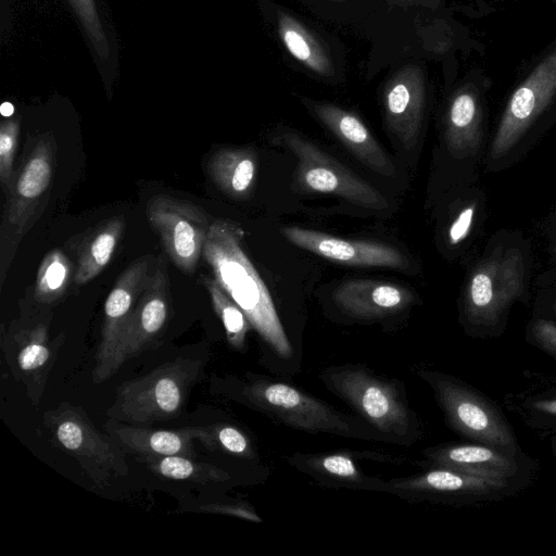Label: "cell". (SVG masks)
<instances>
[{"label": "cell", "mask_w": 556, "mask_h": 556, "mask_svg": "<svg viewBox=\"0 0 556 556\" xmlns=\"http://www.w3.org/2000/svg\"><path fill=\"white\" fill-rule=\"evenodd\" d=\"M64 336L51 339L46 320H29L14 325L2 334L4 359L15 381L24 386L33 405H38L53 369Z\"/></svg>", "instance_id": "obj_12"}, {"label": "cell", "mask_w": 556, "mask_h": 556, "mask_svg": "<svg viewBox=\"0 0 556 556\" xmlns=\"http://www.w3.org/2000/svg\"><path fill=\"white\" fill-rule=\"evenodd\" d=\"M125 230L123 215L109 218L99 225L83 242L74 282L77 286L88 283L110 263Z\"/></svg>", "instance_id": "obj_23"}, {"label": "cell", "mask_w": 556, "mask_h": 556, "mask_svg": "<svg viewBox=\"0 0 556 556\" xmlns=\"http://www.w3.org/2000/svg\"><path fill=\"white\" fill-rule=\"evenodd\" d=\"M72 263L61 250L50 251L38 268L35 298L41 304L50 305L65 293L72 277Z\"/></svg>", "instance_id": "obj_28"}, {"label": "cell", "mask_w": 556, "mask_h": 556, "mask_svg": "<svg viewBox=\"0 0 556 556\" xmlns=\"http://www.w3.org/2000/svg\"><path fill=\"white\" fill-rule=\"evenodd\" d=\"M556 98V48L511 94L491 144V157L507 154Z\"/></svg>", "instance_id": "obj_13"}, {"label": "cell", "mask_w": 556, "mask_h": 556, "mask_svg": "<svg viewBox=\"0 0 556 556\" xmlns=\"http://www.w3.org/2000/svg\"><path fill=\"white\" fill-rule=\"evenodd\" d=\"M20 124L8 119L0 126V181L9 188L13 178V162L18 146Z\"/></svg>", "instance_id": "obj_29"}, {"label": "cell", "mask_w": 556, "mask_h": 556, "mask_svg": "<svg viewBox=\"0 0 556 556\" xmlns=\"http://www.w3.org/2000/svg\"><path fill=\"white\" fill-rule=\"evenodd\" d=\"M170 296L166 268L161 264L148 278L135 306L122 345V359L136 357L150 349L165 330Z\"/></svg>", "instance_id": "obj_17"}, {"label": "cell", "mask_w": 556, "mask_h": 556, "mask_svg": "<svg viewBox=\"0 0 556 556\" xmlns=\"http://www.w3.org/2000/svg\"><path fill=\"white\" fill-rule=\"evenodd\" d=\"M531 408L541 414L556 417V397L535 400Z\"/></svg>", "instance_id": "obj_34"}, {"label": "cell", "mask_w": 556, "mask_h": 556, "mask_svg": "<svg viewBox=\"0 0 556 556\" xmlns=\"http://www.w3.org/2000/svg\"><path fill=\"white\" fill-rule=\"evenodd\" d=\"M318 377L387 443L410 446L420 440L421 425L402 381L380 376L362 364L330 366Z\"/></svg>", "instance_id": "obj_3"}, {"label": "cell", "mask_w": 556, "mask_h": 556, "mask_svg": "<svg viewBox=\"0 0 556 556\" xmlns=\"http://www.w3.org/2000/svg\"><path fill=\"white\" fill-rule=\"evenodd\" d=\"M362 457L378 462H396V458L384 455L341 450L321 453L296 452L287 457V463L327 488L387 493L388 481L366 475L357 464Z\"/></svg>", "instance_id": "obj_16"}, {"label": "cell", "mask_w": 556, "mask_h": 556, "mask_svg": "<svg viewBox=\"0 0 556 556\" xmlns=\"http://www.w3.org/2000/svg\"><path fill=\"white\" fill-rule=\"evenodd\" d=\"M207 172L225 194L233 199H245L255 184L256 153L248 148L218 150L210 157Z\"/></svg>", "instance_id": "obj_22"}, {"label": "cell", "mask_w": 556, "mask_h": 556, "mask_svg": "<svg viewBox=\"0 0 556 556\" xmlns=\"http://www.w3.org/2000/svg\"><path fill=\"white\" fill-rule=\"evenodd\" d=\"M481 135V110L476 94H457L448 110L446 142L455 154H466L476 149Z\"/></svg>", "instance_id": "obj_24"}, {"label": "cell", "mask_w": 556, "mask_h": 556, "mask_svg": "<svg viewBox=\"0 0 556 556\" xmlns=\"http://www.w3.org/2000/svg\"><path fill=\"white\" fill-rule=\"evenodd\" d=\"M525 283L522 256L509 250L483 261L470 276L465 317L472 330H495L507 308L520 298Z\"/></svg>", "instance_id": "obj_9"}, {"label": "cell", "mask_w": 556, "mask_h": 556, "mask_svg": "<svg viewBox=\"0 0 556 556\" xmlns=\"http://www.w3.org/2000/svg\"><path fill=\"white\" fill-rule=\"evenodd\" d=\"M55 140L40 137L9 187L1 226L2 264L11 263L17 245L45 210L55 167Z\"/></svg>", "instance_id": "obj_7"}, {"label": "cell", "mask_w": 556, "mask_h": 556, "mask_svg": "<svg viewBox=\"0 0 556 556\" xmlns=\"http://www.w3.org/2000/svg\"><path fill=\"white\" fill-rule=\"evenodd\" d=\"M202 368L199 359L178 357L116 388L106 415L123 422L148 426L177 418Z\"/></svg>", "instance_id": "obj_4"}, {"label": "cell", "mask_w": 556, "mask_h": 556, "mask_svg": "<svg viewBox=\"0 0 556 556\" xmlns=\"http://www.w3.org/2000/svg\"><path fill=\"white\" fill-rule=\"evenodd\" d=\"M554 312H555V314H556V303L554 304Z\"/></svg>", "instance_id": "obj_36"}, {"label": "cell", "mask_w": 556, "mask_h": 556, "mask_svg": "<svg viewBox=\"0 0 556 556\" xmlns=\"http://www.w3.org/2000/svg\"><path fill=\"white\" fill-rule=\"evenodd\" d=\"M1 113L4 116H9L13 113V106L10 103H3L1 106Z\"/></svg>", "instance_id": "obj_35"}, {"label": "cell", "mask_w": 556, "mask_h": 556, "mask_svg": "<svg viewBox=\"0 0 556 556\" xmlns=\"http://www.w3.org/2000/svg\"><path fill=\"white\" fill-rule=\"evenodd\" d=\"M203 283L224 326L228 344L236 351L243 352L247 348V334L252 328L247 315L214 278L203 277Z\"/></svg>", "instance_id": "obj_27"}, {"label": "cell", "mask_w": 556, "mask_h": 556, "mask_svg": "<svg viewBox=\"0 0 556 556\" xmlns=\"http://www.w3.org/2000/svg\"><path fill=\"white\" fill-rule=\"evenodd\" d=\"M429 466L472 476L507 480L519 471L515 454L483 443H445L422 450Z\"/></svg>", "instance_id": "obj_19"}, {"label": "cell", "mask_w": 556, "mask_h": 556, "mask_svg": "<svg viewBox=\"0 0 556 556\" xmlns=\"http://www.w3.org/2000/svg\"><path fill=\"white\" fill-rule=\"evenodd\" d=\"M195 428V440H199L208 450L247 462L257 463L260 460L252 440L239 427L229 424H214Z\"/></svg>", "instance_id": "obj_26"}, {"label": "cell", "mask_w": 556, "mask_h": 556, "mask_svg": "<svg viewBox=\"0 0 556 556\" xmlns=\"http://www.w3.org/2000/svg\"><path fill=\"white\" fill-rule=\"evenodd\" d=\"M149 257L134 261L118 277L103 309L100 343L94 357L92 381L102 383L122 367V345L135 306L147 285Z\"/></svg>", "instance_id": "obj_10"}, {"label": "cell", "mask_w": 556, "mask_h": 556, "mask_svg": "<svg viewBox=\"0 0 556 556\" xmlns=\"http://www.w3.org/2000/svg\"><path fill=\"white\" fill-rule=\"evenodd\" d=\"M204 513L222 514L261 522L262 519L247 504H205L199 507Z\"/></svg>", "instance_id": "obj_32"}, {"label": "cell", "mask_w": 556, "mask_h": 556, "mask_svg": "<svg viewBox=\"0 0 556 556\" xmlns=\"http://www.w3.org/2000/svg\"><path fill=\"white\" fill-rule=\"evenodd\" d=\"M281 140L296 157L295 182L300 190L337 197L367 210L388 207L377 189L312 141L295 134H287Z\"/></svg>", "instance_id": "obj_8"}, {"label": "cell", "mask_w": 556, "mask_h": 556, "mask_svg": "<svg viewBox=\"0 0 556 556\" xmlns=\"http://www.w3.org/2000/svg\"><path fill=\"white\" fill-rule=\"evenodd\" d=\"M417 375L432 389L448 427L475 442L516 454L517 441L502 412L464 381L431 369Z\"/></svg>", "instance_id": "obj_5"}, {"label": "cell", "mask_w": 556, "mask_h": 556, "mask_svg": "<svg viewBox=\"0 0 556 556\" xmlns=\"http://www.w3.org/2000/svg\"><path fill=\"white\" fill-rule=\"evenodd\" d=\"M231 393L241 404L299 431L387 443L358 416L275 378L248 372L232 381Z\"/></svg>", "instance_id": "obj_2"}, {"label": "cell", "mask_w": 556, "mask_h": 556, "mask_svg": "<svg viewBox=\"0 0 556 556\" xmlns=\"http://www.w3.org/2000/svg\"><path fill=\"white\" fill-rule=\"evenodd\" d=\"M243 231L235 223L216 219L211 223L203 257L213 278L240 306L256 331L274 367H298L296 352L277 313L268 289L243 250Z\"/></svg>", "instance_id": "obj_1"}, {"label": "cell", "mask_w": 556, "mask_h": 556, "mask_svg": "<svg viewBox=\"0 0 556 556\" xmlns=\"http://www.w3.org/2000/svg\"><path fill=\"white\" fill-rule=\"evenodd\" d=\"M104 429L125 453L136 455L142 462L175 455L195 456L192 443L195 440V427L153 429L110 418Z\"/></svg>", "instance_id": "obj_20"}, {"label": "cell", "mask_w": 556, "mask_h": 556, "mask_svg": "<svg viewBox=\"0 0 556 556\" xmlns=\"http://www.w3.org/2000/svg\"><path fill=\"white\" fill-rule=\"evenodd\" d=\"M43 424L53 443L72 456L97 486L104 488L129 473L126 453L109 433L96 428L83 407L63 402L45 413Z\"/></svg>", "instance_id": "obj_6"}, {"label": "cell", "mask_w": 556, "mask_h": 556, "mask_svg": "<svg viewBox=\"0 0 556 556\" xmlns=\"http://www.w3.org/2000/svg\"><path fill=\"white\" fill-rule=\"evenodd\" d=\"M508 485L507 480L428 466L427 470L419 473L388 480L387 493L410 502L458 503L500 494Z\"/></svg>", "instance_id": "obj_14"}, {"label": "cell", "mask_w": 556, "mask_h": 556, "mask_svg": "<svg viewBox=\"0 0 556 556\" xmlns=\"http://www.w3.org/2000/svg\"><path fill=\"white\" fill-rule=\"evenodd\" d=\"M154 475L176 481L201 484L224 483L231 479L230 473L215 465L202 463L186 456H166L143 460Z\"/></svg>", "instance_id": "obj_25"}, {"label": "cell", "mask_w": 556, "mask_h": 556, "mask_svg": "<svg viewBox=\"0 0 556 556\" xmlns=\"http://www.w3.org/2000/svg\"><path fill=\"white\" fill-rule=\"evenodd\" d=\"M475 212V204L467 205L453 219L447 230V240L451 245H456L468 237L472 227Z\"/></svg>", "instance_id": "obj_31"}, {"label": "cell", "mask_w": 556, "mask_h": 556, "mask_svg": "<svg viewBox=\"0 0 556 556\" xmlns=\"http://www.w3.org/2000/svg\"><path fill=\"white\" fill-rule=\"evenodd\" d=\"M318 113L325 125L359 162L382 176L395 174L391 159L359 118L332 108H323Z\"/></svg>", "instance_id": "obj_21"}, {"label": "cell", "mask_w": 556, "mask_h": 556, "mask_svg": "<svg viewBox=\"0 0 556 556\" xmlns=\"http://www.w3.org/2000/svg\"><path fill=\"white\" fill-rule=\"evenodd\" d=\"M283 40L289 51L299 60L306 61L311 55L309 47L303 37L295 30H287Z\"/></svg>", "instance_id": "obj_33"}, {"label": "cell", "mask_w": 556, "mask_h": 556, "mask_svg": "<svg viewBox=\"0 0 556 556\" xmlns=\"http://www.w3.org/2000/svg\"><path fill=\"white\" fill-rule=\"evenodd\" d=\"M147 215L170 261L181 271L192 274L212 223L205 211L192 202L161 194L150 200Z\"/></svg>", "instance_id": "obj_11"}, {"label": "cell", "mask_w": 556, "mask_h": 556, "mask_svg": "<svg viewBox=\"0 0 556 556\" xmlns=\"http://www.w3.org/2000/svg\"><path fill=\"white\" fill-rule=\"evenodd\" d=\"M280 233L292 244L341 265L393 269L408 266L405 255L386 243L342 239L296 226L282 227Z\"/></svg>", "instance_id": "obj_15"}, {"label": "cell", "mask_w": 556, "mask_h": 556, "mask_svg": "<svg viewBox=\"0 0 556 556\" xmlns=\"http://www.w3.org/2000/svg\"><path fill=\"white\" fill-rule=\"evenodd\" d=\"M414 300V293L405 287L371 279L346 280L333 292V301L343 313L363 320L399 314Z\"/></svg>", "instance_id": "obj_18"}, {"label": "cell", "mask_w": 556, "mask_h": 556, "mask_svg": "<svg viewBox=\"0 0 556 556\" xmlns=\"http://www.w3.org/2000/svg\"><path fill=\"white\" fill-rule=\"evenodd\" d=\"M530 343L556 358V323L553 320L535 319L528 330Z\"/></svg>", "instance_id": "obj_30"}]
</instances>
